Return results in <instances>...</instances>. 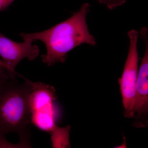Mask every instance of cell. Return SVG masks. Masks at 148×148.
Here are the masks:
<instances>
[{
	"instance_id": "52a82bcc",
	"label": "cell",
	"mask_w": 148,
	"mask_h": 148,
	"mask_svg": "<svg viewBox=\"0 0 148 148\" xmlns=\"http://www.w3.org/2000/svg\"><path fill=\"white\" fill-rule=\"evenodd\" d=\"M101 4L105 5L110 9L112 10L122 5L126 1V0H98Z\"/></svg>"
},
{
	"instance_id": "6da1fadb",
	"label": "cell",
	"mask_w": 148,
	"mask_h": 148,
	"mask_svg": "<svg viewBox=\"0 0 148 148\" xmlns=\"http://www.w3.org/2000/svg\"><path fill=\"white\" fill-rule=\"evenodd\" d=\"M90 5L84 4L71 17L50 29L32 34L21 33L22 39L42 42L47 52L42 56V62L49 66L64 63L67 53L78 46L86 43L95 46V38L88 31L86 17Z\"/></svg>"
},
{
	"instance_id": "277c9868",
	"label": "cell",
	"mask_w": 148,
	"mask_h": 148,
	"mask_svg": "<svg viewBox=\"0 0 148 148\" xmlns=\"http://www.w3.org/2000/svg\"><path fill=\"white\" fill-rule=\"evenodd\" d=\"M130 47L123 73L119 79L125 117L134 118L138 76V54L137 43L139 34L132 30L128 33Z\"/></svg>"
},
{
	"instance_id": "7a4b0ae2",
	"label": "cell",
	"mask_w": 148,
	"mask_h": 148,
	"mask_svg": "<svg viewBox=\"0 0 148 148\" xmlns=\"http://www.w3.org/2000/svg\"><path fill=\"white\" fill-rule=\"evenodd\" d=\"M23 78V83L9 77L0 85V135L16 132L19 143L29 147L32 87Z\"/></svg>"
},
{
	"instance_id": "8fae6325",
	"label": "cell",
	"mask_w": 148,
	"mask_h": 148,
	"mask_svg": "<svg viewBox=\"0 0 148 148\" xmlns=\"http://www.w3.org/2000/svg\"><path fill=\"white\" fill-rule=\"evenodd\" d=\"M0 64H2V65H3L4 66H5V65L4 64L2 60H1V59H0Z\"/></svg>"
},
{
	"instance_id": "9c48e42d",
	"label": "cell",
	"mask_w": 148,
	"mask_h": 148,
	"mask_svg": "<svg viewBox=\"0 0 148 148\" xmlns=\"http://www.w3.org/2000/svg\"><path fill=\"white\" fill-rule=\"evenodd\" d=\"M9 77H10L5 66L0 64V85Z\"/></svg>"
},
{
	"instance_id": "3957f363",
	"label": "cell",
	"mask_w": 148,
	"mask_h": 148,
	"mask_svg": "<svg viewBox=\"0 0 148 148\" xmlns=\"http://www.w3.org/2000/svg\"><path fill=\"white\" fill-rule=\"evenodd\" d=\"M28 82L32 87L30 96L32 123L51 135L59 127L57 125L59 111L56 105L57 97L55 89L49 85L34 83L29 80Z\"/></svg>"
},
{
	"instance_id": "5b68a950",
	"label": "cell",
	"mask_w": 148,
	"mask_h": 148,
	"mask_svg": "<svg viewBox=\"0 0 148 148\" xmlns=\"http://www.w3.org/2000/svg\"><path fill=\"white\" fill-rule=\"evenodd\" d=\"M24 42H17L4 36L0 33V56L11 78H15V69L22 60L27 58L33 61L38 57L40 49L38 46L28 39H23Z\"/></svg>"
},
{
	"instance_id": "8992f818",
	"label": "cell",
	"mask_w": 148,
	"mask_h": 148,
	"mask_svg": "<svg viewBox=\"0 0 148 148\" xmlns=\"http://www.w3.org/2000/svg\"><path fill=\"white\" fill-rule=\"evenodd\" d=\"M140 34L145 45V51L137 80L134 125L138 127L148 126V29L143 27Z\"/></svg>"
},
{
	"instance_id": "30bf717a",
	"label": "cell",
	"mask_w": 148,
	"mask_h": 148,
	"mask_svg": "<svg viewBox=\"0 0 148 148\" xmlns=\"http://www.w3.org/2000/svg\"><path fill=\"white\" fill-rule=\"evenodd\" d=\"M15 0H0V11L5 10Z\"/></svg>"
},
{
	"instance_id": "ba28073f",
	"label": "cell",
	"mask_w": 148,
	"mask_h": 148,
	"mask_svg": "<svg viewBox=\"0 0 148 148\" xmlns=\"http://www.w3.org/2000/svg\"><path fill=\"white\" fill-rule=\"evenodd\" d=\"M16 147H22L19 143L18 145H12L6 140L4 136L0 135V148H13Z\"/></svg>"
}]
</instances>
